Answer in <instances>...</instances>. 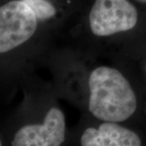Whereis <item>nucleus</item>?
Here are the masks:
<instances>
[{
  "label": "nucleus",
  "instance_id": "nucleus-1",
  "mask_svg": "<svg viewBox=\"0 0 146 146\" xmlns=\"http://www.w3.org/2000/svg\"><path fill=\"white\" fill-rule=\"evenodd\" d=\"M89 110L98 119L121 123L135 113L137 99L128 80L119 70L98 67L89 78Z\"/></svg>",
  "mask_w": 146,
  "mask_h": 146
},
{
  "label": "nucleus",
  "instance_id": "nucleus-2",
  "mask_svg": "<svg viewBox=\"0 0 146 146\" xmlns=\"http://www.w3.org/2000/svg\"><path fill=\"white\" fill-rule=\"evenodd\" d=\"M37 18L29 5L13 0L0 7V52L12 50L35 33Z\"/></svg>",
  "mask_w": 146,
  "mask_h": 146
},
{
  "label": "nucleus",
  "instance_id": "nucleus-3",
  "mask_svg": "<svg viewBox=\"0 0 146 146\" xmlns=\"http://www.w3.org/2000/svg\"><path fill=\"white\" fill-rule=\"evenodd\" d=\"M137 21L138 11L128 0H96L89 16L90 29L98 36L131 30Z\"/></svg>",
  "mask_w": 146,
  "mask_h": 146
},
{
  "label": "nucleus",
  "instance_id": "nucleus-4",
  "mask_svg": "<svg viewBox=\"0 0 146 146\" xmlns=\"http://www.w3.org/2000/svg\"><path fill=\"white\" fill-rule=\"evenodd\" d=\"M65 117L58 108H51L42 124H29L20 128L12 146H59L65 141Z\"/></svg>",
  "mask_w": 146,
  "mask_h": 146
},
{
  "label": "nucleus",
  "instance_id": "nucleus-5",
  "mask_svg": "<svg viewBox=\"0 0 146 146\" xmlns=\"http://www.w3.org/2000/svg\"><path fill=\"white\" fill-rule=\"evenodd\" d=\"M82 146H140V136L115 122H104L98 127H89L80 138Z\"/></svg>",
  "mask_w": 146,
  "mask_h": 146
},
{
  "label": "nucleus",
  "instance_id": "nucleus-6",
  "mask_svg": "<svg viewBox=\"0 0 146 146\" xmlns=\"http://www.w3.org/2000/svg\"><path fill=\"white\" fill-rule=\"evenodd\" d=\"M34 11L38 20H47L55 15L56 10L47 0H21Z\"/></svg>",
  "mask_w": 146,
  "mask_h": 146
},
{
  "label": "nucleus",
  "instance_id": "nucleus-7",
  "mask_svg": "<svg viewBox=\"0 0 146 146\" xmlns=\"http://www.w3.org/2000/svg\"><path fill=\"white\" fill-rule=\"evenodd\" d=\"M137 3H140L142 4H146V0H135Z\"/></svg>",
  "mask_w": 146,
  "mask_h": 146
},
{
  "label": "nucleus",
  "instance_id": "nucleus-8",
  "mask_svg": "<svg viewBox=\"0 0 146 146\" xmlns=\"http://www.w3.org/2000/svg\"><path fill=\"white\" fill-rule=\"evenodd\" d=\"M145 71H146V67H145Z\"/></svg>",
  "mask_w": 146,
  "mask_h": 146
}]
</instances>
